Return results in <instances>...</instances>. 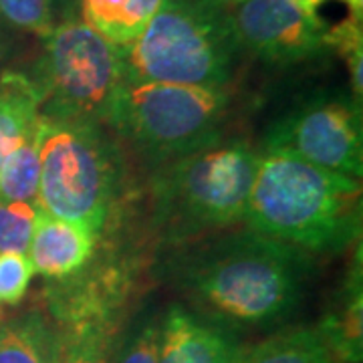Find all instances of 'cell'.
Returning <instances> with one entry per match:
<instances>
[{"instance_id":"obj_1","label":"cell","mask_w":363,"mask_h":363,"mask_svg":"<svg viewBox=\"0 0 363 363\" xmlns=\"http://www.w3.org/2000/svg\"><path fill=\"white\" fill-rule=\"evenodd\" d=\"M307 250L248 228L192 255L182 285L222 321L271 325L297 309L309 274Z\"/></svg>"},{"instance_id":"obj_2","label":"cell","mask_w":363,"mask_h":363,"mask_svg":"<svg viewBox=\"0 0 363 363\" xmlns=\"http://www.w3.org/2000/svg\"><path fill=\"white\" fill-rule=\"evenodd\" d=\"M242 220L307 252H337L362 230V186L298 157L262 152Z\"/></svg>"},{"instance_id":"obj_3","label":"cell","mask_w":363,"mask_h":363,"mask_svg":"<svg viewBox=\"0 0 363 363\" xmlns=\"http://www.w3.org/2000/svg\"><path fill=\"white\" fill-rule=\"evenodd\" d=\"M119 49L128 81L224 89L240 43L220 0H164L142 35Z\"/></svg>"},{"instance_id":"obj_4","label":"cell","mask_w":363,"mask_h":363,"mask_svg":"<svg viewBox=\"0 0 363 363\" xmlns=\"http://www.w3.org/2000/svg\"><path fill=\"white\" fill-rule=\"evenodd\" d=\"M40 117V176L35 206L97 236L116 198V147L95 119Z\"/></svg>"},{"instance_id":"obj_5","label":"cell","mask_w":363,"mask_h":363,"mask_svg":"<svg viewBox=\"0 0 363 363\" xmlns=\"http://www.w3.org/2000/svg\"><path fill=\"white\" fill-rule=\"evenodd\" d=\"M259 162L240 140H216L178 157L156 184L160 224L172 236H192L242 220Z\"/></svg>"},{"instance_id":"obj_6","label":"cell","mask_w":363,"mask_h":363,"mask_svg":"<svg viewBox=\"0 0 363 363\" xmlns=\"http://www.w3.org/2000/svg\"><path fill=\"white\" fill-rule=\"evenodd\" d=\"M226 107L220 87L123 79L104 121L143 152L178 160L220 140Z\"/></svg>"},{"instance_id":"obj_7","label":"cell","mask_w":363,"mask_h":363,"mask_svg":"<svg viewBox=\"0 0 363 363\" xmlns=\"http://www.w3.org/2000/svg\"><path fill=\"white\" fill-rule=\"evenodd\" d=\"M30 77L43 95V116L101 121L125 79L121 49L83 21L67 18L43 37V55Z\"/></svg>"},{"instance_id":"obj_8","label":"cell","mask_w":363,"mask_h":363,"mask_svg":"<svg viewBox=\"0 0 363 363\" xmlns=\"http://www.w3.org/2000/svg\"><path fill=\"white\" fill-rule=\"evenodd\" d=\"M363 130L359 101L350 95H315L272 123L262 152L285 154L313 166L362 176Z\"/></svg>"},{"instance_id":"obj_9","label":"cell","mask_w":363,"mask_h":363,"mask_svg":"<svg viewBox=\"0 0 363 363\" xmlns=\"http://www.w3.org/2000/svg\"><path fill=\"white\" fill-rule=\"evenodd\" d=\"M230 14L240 49L272 65L301 63L331 47V28L298 0H245Z\"/></svg>"},{"instance_id":"obj_10","label":"cell","mask_w":363,"mask_h":363,"mask_svg":"<svg viewBox=\"0 0 363 363\" xmlns=\"http://www.w3.org/2000/svg\"><path fill=\"white\" fill-rule=\"evenodd\" d=\"M242 350L228 325L182 305H172L162 317L157 363H238Z\"/></svg>"},{"instance_id":"obj_11","label":"cell","mask_w":363,"mask_h":363,"mask_svg":"<svg viewBox=\"0 0 363 363\" xmlns=\"http://www.w3.org/2000/svg\"><path fill=\"white\" fill-rule=\"evenodd\" d=\"M97 236L75 222L37 212L26 257L33 271L47 279H67L81 271L93 257Z\"/></svg>"},{"instance_id":"obj_12","label":"cell","mask_w":363,"mask_h":363,"mask_svg":"<svg viewBox=\"0 0 363 363\" xmlns=\"http://www.w3.org/2000/svg\"><path fill=\"white\" fill-rule=\"evenodd\" d=\"M43 95L30 75L6 71L0 75V166L39 121Z\"/></svg>"},{"instance_id":"obj_13","label":"cell","mask_w":363,"mask_h":363,"mask_svg":"<svg viewBox=\"0 0 363 363\" xmlns=\"http://www.w3.org/2000/svg\"><path fill=\"white\" fill-rule=\"evenodd\" d=\"M164 0H81L83 23L116 47H128L154 18Z\"/></svg>"},{"instance_id":"obj_14","label":"cell","mask_w":363,"mask_h":363,"mask_svg":"<svg viewBox=\"0 0 363 363\" xmlns=\"http://www.w3.org/2000/svg\"><path fill=\"white\" fill-rule=\"evenodd\" d=\"M61 331L39 311L0 323V363H55Z\"/></svg>"},{"instance_id":"obj_15","label":"cell","mask_w":363,"mask_h":363,"mask_svg":"<svg viewBox=\"0 0 363 363\" xmlns=\"http://www.w3.org/2000/svg\"><path fill=\"white\" fill-rule=\"evenodd\" d=\"M238 363H337L319 329H289L245 347Z\"/></svg>"},{"instance_id":"obj_16","label":"cell","mask_w":363,"mask_h":363,"mask_svg":"<svg viewBox=\"0 0 363 363\" xmlns=\"http://www.w3.org/2000/svg\"><path fill=\"white\" fill-rule=\"evenodd\" d=\"M43 117L0 166V202L35 204L39 192Z\"/></svg>"},{"instance_id":"obj_17","label":"cell","mask_w":363,"mask_h":363,"mask_svg":"<svg viewBox=\"0 0 363 363\" xmlns=\"http://www.w3.org/2000/svg\"><path fill=\"white\" fill-rule=\"evenodd\" d=\"M55 363H111L109 329L104 323L67 325Z\"/></svg>"},{"instance_id":"obj_18","label":"cell","mask_w":363,"mask_h":363,"mask_svg":"<svg viewBox=\"0 0 363 363\" xmlns=\"http://www.w3.org/2000/svg\"><path fill=\"white\" fill-rule=\"evenodd\" d=\"M57 0H0V23L23 33L49 35L57 21Z\"/></svg>"},{"instance_id":"obj_19","label":"cell","mask_w":363,"mask_h":363,"mask_svg":"<svg viewBox=\"0 0 363 363\" xmlns=\"http://www.w3.org/2000/svg\"><path fill=\"white\" fill-rule=\"evenodd\" d=\"M37 206L25 202H0V252L26 255L35 222Z\"/></svg>"},{"instance_id":"obj_20","label":"cell","mask_w":363,"mask_h":363,"mask_svg":"<svg viewBox=\"0 0 363 363\" xmlns=\"http://www.w3.org/2000/svg\"><path fill=\"white\" fill-rule=\"evenodd\" d=\"M160 327L162 321L145 319L133 327L123 343L119 345L111 363H157L160 359Z\"/></svg>"},{"instance_id":"obj_21","label":"cell","mask_w":363,"mask_h":363,"mask_svg":"<svg viewBox=\"0 0 363 363\" xmlns=\"http://www.w3.org/2000/svg\"><path fill=\"white\" fill-rule=\"evenodd\" d=\"M33 264L23 252H0V305L21 303L33 279Z\"/></svg>"},{"instance_id":"obj_22","label":"cell","mask_w":363,"mask_h":363,"mask_svg":"<svg viewBox=\"0 0 363 363\" xmlns=\"http://www.w3.org/2000/svg\"><path fill=\"white\" fill-rule=\"evenodd\" d=\"M298 2H303L307 9H311V11H317V13H319V6L325 4V2H329V0H298ZM341 2L350 4V9L355 14H362V0H341Z\"/></svg>"},{"instance_id":"obj_23","label":"cell","mask_w":363,"mask_h":363,"mask_svg":"<svg viewBox=\"0 0 363 363\" xmlns=\"http://www.w3.org/2000/svg\"><path fill=\"white\" fill-rule=\"evenodd\" d=\"M2 23H0V55L4 52V49H6V39H4V33H2Z\"/></svg>"},{"instance_id":"obj_24","label":"cell","mask_w":363,"mask_h":363,"mask_svg":"<svg viewBox=\"0 0 363 363\" xmlns=\"http://www.w3.org/2000/svg\"><path fill=\"white\" fill-rule=\"evenodd\" d=\"M222 4H240V2H245V0H220Z\"/></svg>"},{"instance_id":"obj_25","label":"cell","mask_w":363,"mask_h":363,"mask_svg":"<svg viewBox=\"0 0 363 363\" xmlns=\"http://www.w3.org/2000/svg\"><path fill=\"white\" fill-rule=\"evenodd\" d=\"M2 319H4V311H2V305H0V323H2Z\"/></svg>"},{"instance_id":"obj_26","label":"cell","mask_w":363,"mask_h":363,"mask_svg":"<svg viewBox=\"0 0 363 363\" xmlns=\"http://www.w3.org/2000/svg\"><path fill=\"white\" fill-rule=\"evenodd\" d=\"M67 2H71V4H77V2H81V0H67ZM57 4H59V0H57Z\"/></svg>"}]
</instances>
